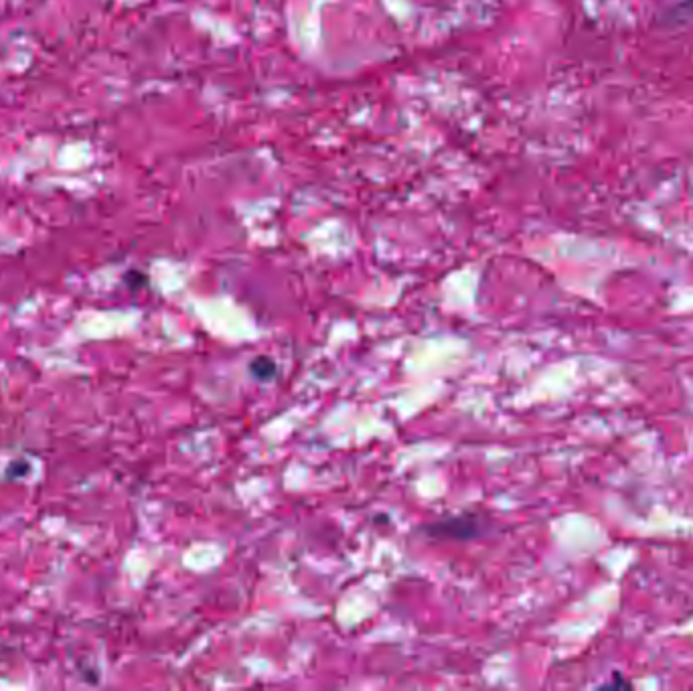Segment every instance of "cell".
I'll use <instances>...</instances> for the list:
<instances>
[{"instance_id":"7a4b0ae2","label":"cell","mask_w":693,"mask_h":691,"mask_svg":"<svg viewBox=\"0 0 693 691\" xmlns=\"http://www.w3.org/2000/svg\"><path fill=\"white\" fill-rule=\"evenodd\" d=\"M250 369L252 373L258 377V379H270L274 377L276 373V363L268 357H256L252 363H250Z\"/></svg>"},{"instance_id":"6da1fadb","label":"cell","mask_w":693,"mask_h":691,"mask_svg":"<svg viewBox=\"0 0 693 691\" xmlns=\"http://www.w3.org/2000/svg\"><path fill=\"white\" fill-rule=\"evenodd\" d=\"M479 527H481L479 519L471 515H462V517H452V519L428 525L426 533L434 537H446V540H471V537L479 533Z\"/></svg>"}]
</instances>
